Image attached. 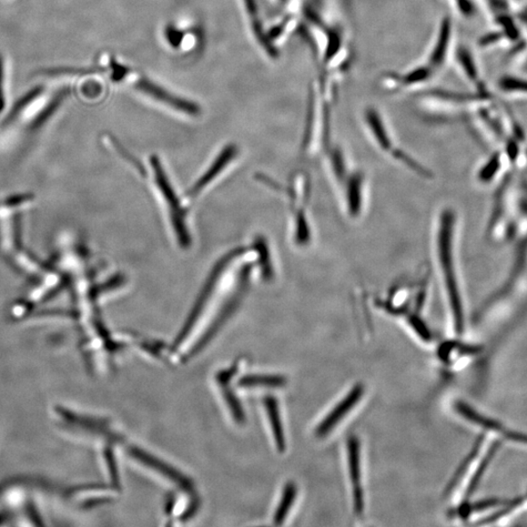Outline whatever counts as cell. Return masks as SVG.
Returning a JSON list of instances; mask_svg holds the SVG:
<instances>
[{
	"mask_svg": "<svg viewBox=\"0 0 527 527\" xmlns=\"http://www.w3.org/2000/svg\"><path fill=\"white\" fill-rule=\"evenodd\" d=\"M458 215L451 208L444 209L435 230V255L442 286L452 313L454 328L458 336L465 329L463 281L458 257Z\"/></svg>",
	"mask_w": 527,
	"mask_h": 527,
	"instance_id": "1",
	"label": "cell"
},
{
	"mask_svg": "<svg viewBox=\"0 0 527 527\" xmlns=\"http://www.w3.org/2000/svg\"><path fill=\"white\" fill-rule=\"evenodd\" d=\"M108 69L113 80L119 84H126L161 104L183 111L191 116L199 114V107L191 101L179 97L158 85L155 81L150 80L145 75L137 72L134 69L121 65L114 58L108 61Z\"/></svg>",
	"mask_w": 527,
	"mask_h": 527,
	"instance_id": "2",
	"label": "cell"
},
{
	"mask_svg": "<svg viewBox=\"0 0 527 527\" xmlns=\"http://www.w3.org/2000/svg\"><path fill=\"white\" fill-rule=\"evenodd\" d=\"M455 409L466 420L479 426V427L486 431L499 434L503 439L509 440L515 443L526 445L527 447V434L506 428L505 426L499 421L484 417V415L475 411L470 407V405L466 404L463 401L456 402Z\"/></svg>",
	"mask_w": 527,
	"mask_h": 527,
	"instance_id": "3",
	"label": "cell"
},
{
	"mask_svg": "<svg viewBox=\"0 0 527 527\" xmlns=\"http://www.w3.org/2000/svg\"><path fill=\"white\" fill-rule=\"evenodd\" d=\"M364 388L361 384L356 385L329 414L320 423L316 434L318 437H326L336 425L358 404L361 400Z\"/></svg>",
	"mask_w": 527,
	"mask_h": 527,
	"instance_id": "4",
	"label": "cell"
},
{
	"mask_svg": "<svg viewBox=\"0 0 527 527\" xmlns=\"http://www.w3.org/2000/svg\"><path fill=\"white\" fill-rule=\"evenodd\" d=\"M348 467L353 484L354 512L361 515L364 508L361 486V443L354 435L348 441Z\"/></svg>",
	"mask_w": 527,
	"mask_h": 527,
	"instance_id": "5",
	"label": "cell"
},
{
	"mask_svg": "<svg viewBox=\"0 0 527 527\" xmlns=\"http://www.w3.org/2000/svg\"><path fill=\"white\" fill-rule=\"evenodd\" d=\"M243 4H245L253 35H255L260 45L266 50L267 53L275 57L277 55V50L272 46L267 34L264 32L256 0H243Z\"/></svg>",
	"mask_w": 527,
	"mask_h": 527,
	"instance_id": "6",
	"label": "cell"
},
{
	"mask_svg": "<svg viewBox=\"0 0 527 527\" xmlns=\"http://www.w3.org/2000/svg\"><path fill=\"white\" fill-rule=\"evenodd\" d=\"M265 403L268 409L272 432L273 434H275L277 447L280 451L283 452L286 450V439L285 434H283L281 421L280 418V411L277 400L273 398H268Z\"/></svg>",
	"mask_w": 527,
	"mask_h": 527,
	"instance_id": "7",
	"label": "cell"
},
{
	"mask_svg": "<svg viewBox=\"0 0 527 527\" xmlns=\"http://www.w3.org/2000/svg\"><path fill=\"white\" fill-rule=\"evenodd\" d=\"M499 87L505 94L527 96V79L523 77L504 76L499 81Z\"/></svg>",
	"mask_w": 527,
	"mask_h": 527,
	"instance_id": "8",
	"label": "cell"
},
{
	"mask_svg": "<svg viewBox=\"0 0 527 527\" xmlns=\"http://www.w3.org/2000/svg\"><path fill=\"white\" fill-rule=\"evenodd\" d=\"M296 492L297 490L296 484L292 482L287 484L285 491H283L282 499L277 510V514L275 515V522L277 524L282 523L287 518L294 500L296 499Z\"/></svg>",
	"mask_w": 527,
	"mask_h": 527,
	"instance_id": "9",
	"label": "cell"
},
{
	"mask_svg": "<svg viewBox=\"0 0 527 527\" xmlns=\"http://www.w3.org/2000/svg\"><path fill=\"white\" fill-rule=\"evenodd\" d=\"M498 447L499 444L494 443L489 452L486 453L485 458L480 463L478 469H476L474 474L472 476L467 491H466V498H469V496L474 492L475 489L478 488L484 472L488 469L490 462L493 458L496 450H498Z\"/></svg>",
	"mask_w": 527,
	"mask_h": 527,
	"instance_id": "10",
	"label": "cell"
},
{
	"mask_svg": "<svg viewBox=\"0 0 527 527\" xmlns=\"http://www.w3.org/2000/svg\"><path fill=\"white\" fill-rule=\"evenodd\" d=\"M44 93L43 86H36L30 89L23 97L20 98L12 108V113H10L9 119H13L15 117L20 115L23 109L32 104L40 95Z\"/></svg>",
	"mask_w": 527,
	"mask_h": 527,
	"instance_id": "11",
	"label": "cell"
},
{
	"mask_svg": "<svg viewBox=\"0 0 527 527\" xmlns=\"http://www.w3.org/2000/svg\"><path fill=\"white\" fill-rule=\"evenodd\" d=\"M243 386H255V385H266V386H282L286 384V379L276 375H255V377H248L240 381Z\"/></svg>",
	"mask_w": 527,
	"mask_h": 527,
	"instance_id": "12",
	"label": "cell"
},
{
	"mask_svg": "<svg viewBox=\"0 0 527 527\" xmlns=\"http://www.w3.org/2000/svg\"><path fill=\"white\" fill-rule=\"evenodd\" d=\"M481 444H482V439H480L478 442H476L474 448L471 451L468 458L463 461V463L460 466V467L458 468V470L456 471L452 480L450 481V482L448 486L447 493H450L455 488V486L458 485V483L459 482L460 479L462 478V476L464 475L466 471H467L468 466H470V464L473 462V460L475 458V455L478 454L479 450L481 448Z\"/></svg>",
	"mask_w": 527,
	"mask_h": 527,
	"instance_id": "13",
	"label": "cell"
},
{
	"mask_svg": "<svg viewBox=\"0 0 527 527\" xmlns=\"http://www.w3.org/2000/svg\"><path fill=\"white\" fill-rule=\"evenodd\" d=\"M458 60L460 65L463 67L464 73L472 81H478L479 73L478 69L475 67L474 61L472 55L468 53V50L460 49L458 53Z\"/></svg>",
	"mask_w": 527,
	"mask_h": 527,
	"instance_id": "14",
	"label": "cell"
},
{
	"mask_svg": "<svg viewBox=\"0 0 527 527\" xmlns=\"http://www.w3.org/2000/svg\"><path fill=\"white\" fill-rule=\"evenodd\" d=\"M450 35V25L449 21H447V22H444V24L442 26L440 43H439V45L437 46V48H435V53L434 55V62L441 63L442 61L443 60V55L445 53H447V48L449 46Z\"/></svg>",
	"mask_w": 527,
	"mask_h": 527,
	"instance_id": "15",
	"label": "cell"
},
{
	"mask_svg": "<svg viewBox=\"0 0 527 527\" xmlns=\"http://www.w3.org/2000/svg\"><path fill=\"white\" fill-rule=\"evenodd\" d=\"M409 324L424 341H431V333L424 321L418 316H410Z\"/></svg>",
	"mask_w": 527,
	"mask_h": 527,
	"instance_id": "16",
	"label": "cell"
},
{
	"mask_svg": "<svg viewBox=\"0 0 527 527\" xmlns=\"http://www.w3.org/2000/svg\"><path fill=\"white\" fill-rule=\"evenodd\" d=\"M4 74V58L0 55V111L5 107Z\"/></svg>",
	"mask_w": 527,
	"mask_h": 527,
	"instance_id": "17",
	"label": "cell"
},
{
	"mask_svg": "<svg viewBox=\"0 0 527 527\" xmlns=\"http://www.w3.org/2000/svg\"><path fill=\"white\" fill-rule=\"evenodd\" d=\"M36 507L33 504H29L28 508V514L29 515V518L32 519L33 521H36V524H42V523H39L40 520V516L38 515V514L36 513Z\"/></svg>",
	"mask_w": 527,
	"mask_h": 527,
	"instance_id": "18",
	"label": "cell"
},
{
	"mask_svg": "<svg viewBox=\"0 0 527 527\" xmlns=\"http://www.w3.org/2000/svg\"><path fill=\"white\" fill-rule=\"evenodd\" d=\"M4 521H6V516L3 514H0V524H2Z\"/></svg>",
	"mask_w": 527,
	"mask_h": 527,
	"instance_id": "19",
	"label": "cell"
},
{
	"mask_svg": "<svg viewBox=\"0 0 527 527\" xmlns=\"http://www.w3.org/2000/svg\"><path fill=\"white\" fill-rule=\"evenodd\" d=\"M526 166H527V149H526Z\"/></svg>",
	"mask_w": 527,
	"mask_h": 527,
	"instance_id": "20",
	"label": "cell"
}]
</instances>
